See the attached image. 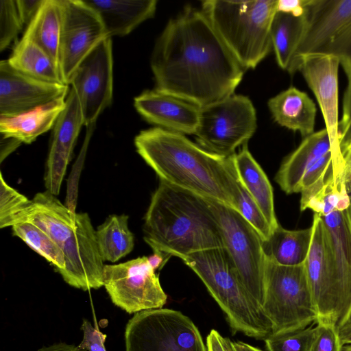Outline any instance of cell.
Here are the masks:
<instances>
[{"mask_svg":"<svg viewBox=\"0 0 351 351\" xmlns=\"http://www.w3.org/2000/svg\"><path fill=\"white\" fill-rule=\"evenodd\" d=\"M151 68L155 88L199 107L234 94L245 70L204 12L191 6L167 23Z\"/></svg>","mask_w":351,"mask_h":351,"instance_id":"obj_1","label":"cell"},{"mask_svg":"<svg viewBox=\"0 0 351 351\" xmlns=\"http://www.w3.org/2000/svg\"><path fill=\"white\" fill-rule=\"evenodd\" d=\"M134 145L160 180L232 208L234 154H214L184 134L156 127L141 131Z\"/></svg>","mask_w":351,"mask_h":351,"instance_id":"obj_2","label":"cell"},{"mask_svg":"<svg viewBox=\"0 0 351 351\" xmlns=\"http://www.w3.org/2000/svg\"><path fill=\"white\" fill-rule=\"evenodd\" d=\"M143 232L145 241L154 252L181 259L197 252L225 247L208 199L161 180L152 196Z\"/></svg>","mask_w":351,"mask_h":351,"instance_id":"obj_3","label":"cell"},{"mask_svg":"<svg viewBox=\"0 0 351 351\" xmlns=\"http://www.w3.org/2000/svg\"><path fill=\"white\" fill-rule=\"evenodd\" d=\"M32 201L27 221L45 230L63 252L65 267L60 274L64 280L84 291L104 286V261L88 215L72 212L48 191Z\"/></svg>","mask_w":351,"mask_h":351,"instance_id":"obj_4","label":"cell"},{"mask_svg":"<svg viewBox=\"0 0 351 351\" xmlns=\"http://www.w3.org/2000/svg\"><path fill=\"white\" fill-rule=\"evenodd\" d=\"M182 260L203 282L233 335L265 340L271 333L270 322L247 292L225 247L197 252Z\"/></svg>","mask_w":351,"mask_h":351,"instance_id":"obj_5","label":"cell"},{"mask_svg":"<svg viewBox=\"0 0 351 351\" xmlns=\"http://www.w3.org/2000/svg\"><path fill=\"white\" fill-rule=\"evenodd\" d=\"M278 0L202 1V10L244 69H254L272 48Z\"/></svg>","mask_w":351,"mask_h":351,"instance_id":"obj_6","label":"cell"},{"mask_svg":"<svg viewBox=\"0 0 351 351\" xmlns=\"http://www.w3.org/2000/svg\"><path fill=\"white\" fill-rule=\"evenodd\" d=\"M261 311L270 322L273 334L303 329L316 323L304 263L285 266L266 258Z\"/></svg>","mask_w":351,"mask_h":351,"instance_id":"obj_7","label":"cell"},{"mask_svg":"<svg viewBox=\"0 0 351 351\" xmlns=\"http://www.w3.org/2000/svg\"><path fill=\"white\" fill-rule=\"evenodd\" d=\"M336 57L347 80L351 77V0H307L304 27L288 73H295L302 55Z\"/></svg>","mask_w":351,"mask_h":351,"instance_id":"obj_8","label":"cell"},{"mask_svg":"<svg viewBox=\"0 0 351 351\" xmlns=\"http://www.w3.org/2000/svg\"><path fill=\"white\" fill-rule=\"evenodd\" d=\"M310 250L304 263L307 279L317 313V324L339 328L351 318V298L332 262L325 227L314 213Z\"/></svg>","mask_w":351,"mask_h":351,"instance_id":"obj_9","label":"cell"},{"mask_svg":"<svg viewBox=\"0 0 351 351\" xmlns=\"http://www.w3.org/2000/svg\"><path fill=\"white\" fill-rule=\"evenodd\" d=\"M124 338L125 351H207L191 318L170 308L134 313L127 323Z\"/></svg>","mask_w":351,"mask_h":351,"instance_id":"obj_10","label":"cell"},{"mask_svg":"<svg viewBox=\"0 0 351 351\" xmlns=\"http://www.w3.org/2000/svg\"><path fill=\"white\" fill-rule=\"evenodd\" d=\"M207 199L220 226L225 248L234 263L239 278L261 311L266 265L263 241L258 232L235 209L224 203Z\"/></svg>","mask_w":351,"mask_h":351,"instance_id":"obj_11","label":"cell"},{"mask_svg":"<svg viewBox=\"0 0 351 351\" xmlns=\"http://www.w3.org/2000/svg\"><path fill=\"white\" fill-rule=\"evenodd\" d=\"M256 126V110L250 99L232 94L200 108L194 135L197 145L205 150L228 157L247 143Z\"/></svg>","mask_w":351,"mask_h":351,"instance_id":"obj_12","label":"cell"},{"mask_svg":"<svg viewBox=\"0 0 351 351\" xmlns=\"http://www.w3.org/2000/svg\"><path fill=\"white\" fill-rule=\"evenodd\" d=\"M104 286L112 303L129 314L162 308L167 295L147 256L104 267Z\"/></svg>","mask_w":351,"mask_h":351,"instance_id":"obj_13","label":"cell"},{"mask_svg":"<svg viewBox=\"0 0 351 351\" xmlns=\"http://www.w3.org/2000/svg\"><path fill=\"white\" fill-rule=\"evenodd\" d=\"M60 1V68L64 83L69 85L81 62L108 36L97 12L84 0Z\"/></svg>","mask_w":351,"mask_h":351,"instance_id":"obj_14","label":"cell"},{"mask_svg":"<svg viewBox=\"0 0 351 351\" xmlns=\"http://www.w3.org/2000/svg\"><path fill=\"white\" fill-rule=\"evenodd\" d=\"M69 84L80 101L84 125L95 123L112 101L113 57L110 37L100 42L81 62Z\"/></svg>","mask_w":351,"mask_h":351,"instance_id":"obj_15","label":"cell"},{"mask_svg":"<svg viewBox=\"0 0 351 351\" xmlns=\"http://www.w3.org/2000/svg\"><path fill=\"white\" fill-rule=\"evenodd\" d=\"M340 63L332 56L311 53L301 56L295 66L313 91L322 112L332 147V152L341 155L339 131L338 73Z\"/></svg>","mask_w":351,"mask_h":351,"instance_id":"obj_16","label":"cell"},{"mask_svg":"<svg viewBox=\"0 0 351 351\" xmlns=\"http://www.w3.org/2000/svg\"><path fill=\"white\" fill-rule=\"evenodd\" d=\"M69 85L43 81L0 62V117H12L66 96Z\"/></svg>","mask_w":351,"mask_h":351,"instance_id":"obj_17","label":"cell"},{"mask_svg":"<svg viewBox=\"0 0 351 351\" xmlns=\"http://www.w3.org/2000/svg\"><path fill=\"white\" fill-rule=\"evenodd\" d=\"M84 121L78 97L71 88L66 105L53 128L52 138L47 160L45 185L50 193L59 194L67 166Z\"/></svg>","mask_w":351,"mask_h":351,"instance_id":"obj_18","label":"cell"},{"mask_svg":"<svg viewBox=\"0 0 351 351\" xmlns=\"http://www.w3.org/2000/svg\"><path fill=\"white\" fill-rule=\"evenodd\" d=\"M136 111L148 123L182 134H195L200 108L189 101L156 88L147 90L134 99Z\"/></svg>","mask_w":351,"mask_h":351,"instance_id":"obj_19","label":"cell"},{"mask_svg":"<svg viewBox=\"0 0 351 351\" xmlns=\"http://www.w3.org/2000/svg\"><path fill=\"white\" fill-rule=\"evenodd\" d=\"M332 151L325 128L304 138L299 146L282 162L275 181L287 194L300 193L304 173L322 156Z\"/></svg>","mask_w":351,"mask_h":351,"instance_id":"obj_20","label":"cell"},{"mask_svg":"<svg viewBox=\"0 0 351 351\" xmlns=\"http://www.w3.org/2000/svg\"><path fill=\"white\" fill-rule=\"evenodd\" d=\"M93 8L108 37L124 36L155 14L156 0H84Z\"/></svg>","mask_w":351,"mask_h":351,"instance_id":"obj_21","label":"cell"},{"mask_svg":"<svg viewBox=\"0 0 351 351\" xmlns=\"http://www.w3.org/2000/svg\"><path fill=\"white\" fill-rule=\"evenodd\" d=\"M274 120L304 137L315 132L317 108L311 98L294 86L280 92L267 102Z\"/></svg>","mask_w":351,"mask_h":351,"instance_id":"obj_22","label":"cell"},{"mask_svg":"<svg viewBox=\"0 0 351 351\" xmlns=\"http://www.w3.org/2000/svg\"><path fill=\"white\" fill-rule=\"evenodd\" d=\"M66 97H61L15 117H0V133L2 137L14 138L25 144L32 143L39 136L53 128L66 107Z\"/></svg>","mask_w":351,"mask_h":351,"instance_id":"obj_23","label":"cell"},{"mask_svg":"<svg viewBox=\"0 0 351 351\" xmlns=\"http://www.w3.org/2000/svg\"><path fill=\"white\" fill-rule=\"evenodd\" d=\"M238 177L256 202L273 230L279 225L274 204L272 186L265 173L244 144L238 154H234Z\"/></svg>","mask_w":351,"mask_h":351,"instance_id":"obj_24","label":"cell"},{"mask_svg":"<svg viewBox=\"0 0 351 351\" xmlns=\"http://www.w3.org/2000/svg\"><path fill=\"white\" fill-rule=\"evenodd\" d=\"M312 226L297 230H289L280 224L263 241L266 258L276 264L296 266L305 263L312 240Z\"/></svg>","mask_w":351,"mask_h":351,"instance_id":"obj_25","label":"cell"},{"mask_svg":"<svg viewBox=\"0 0 351 351\" xmlns=\"http://www.w3.org/2000/svg\"><path fill=\"white\" fill-rule=\"evenodd\" d=\"M61 29V1L43 0L23 34L41 47L51 58L60 71Z\"/></svg>","mask_w":351,"mask_h":351,"instance_id":"obj_26","label":"cell"},{"mask_svg":"<svg viewBox=\"0 0 351 351\" xmlns=\"http://www.w3.org/2000/svg\"><path fill=\"white\" fill-rule=\"evenodd\" d=\"M7 60L12 67L23 74L43 81L65 84L51 58L29 37L23 35Z\"/></svg>","mask_w":351,"mask_h":351,"instance_id":"obj_27","label":"cell"},{"mask_svg":"<svg viewBox=\"0 0 351 351\" xmlns=\"http://www.w3.org/2000/svg\"><path fill=\"white\" fill-rule=\"evenodd\" d=\"M304 27V13L276 12L271 27L272 48L278 66L289 72Z\"/></svg>","mask_w":351,"mask_h":351,"instance_id":"obj_28","label":"cell"},{"mask_svg":"<svg viewBox=\"0 0 351 351\" xmlns=\"http://www.w3.org/2000/svg\"><path fill=\"white\" fill-rule=\"evenodd\" d=\"M99 252L103 261L116 262L130 253L134 237L128 228V216L110 215L96 231Z\"/></svg>","mask_w":351,"mask_h":351,"instance_id":"obj_29","label":"cell"},{"mask_svg":"<svg viewBox=\"0 0 351 351\" xmlns=\"http://www.w3.org/2000/svg\"><path fill=\"white\" fill-rule=\"evenodd\" d=\"M12 229L14 236L19 237L33 250L51 263L58 272L60 273L64 269L65 258L63 252L45 230L29 221L17 223Z\"/></svg>","mask_w":351,"mask_h":351,"instance_id":"obj_30","label":"cell"},{"mask_svg":"<svg viewBox=\"0 0 351 351\" xmlns=\"http://www.w3.org/2000/svg\"><path fill=\"white\" fill-rule=\"evenodd\" d=\"M0 228L12 227L26 222L33 201L10 186L0 175Z\"/></svg>","mask_w":351,"mask_h":351,"instance_id":"obj_31","label":"cell"},{"mask_svg":"<svg viewBox=\"0 0 351 351\" xmlns=\"http://www.w3.org/2000/svg\"><path fill=\"white\" fill-rule=\"evenodd\" d=\"M232 197V208L258 232L263 241H267L273 229L256 202L241 182L237 172Z\"/></svg>","mask_w":351,"mask_h":351,"instance_id":"obj_32","label":"cell"},{"mask_svg":"<svg viewBox=\"0 0 351 351\" xmlns=\"http://www.w3.org/2000/svg\"><path fill=\"white\" fill-rule=\"evenodd\" d=\"M316 333L312 326L293 331L271 333L264 341L266 351H311Z\"/></svg>","mask_w":351,"mask_h":351,"instance_id":"obj_33","label":"cell"},{"mask_svg":"<svg viewBox=\"0 0 351 351\" xmlns=\"http://www.w3.org/2000/svg\"><path fill=\"white\" fill-rule=\"evenodd\" d=\"M23 27L16 0H1L0 51H3L9 47Z\"/></svg>","mask_w":351,"mask_h":351,"instance_id":"obj_34","label":"cell"},{"mask_svg":"<svg viewBox=\"0 0 351 351\" xmlns=\"http://www.w3.org/2000/svg\"><path fill=\"white\" fill-rule=\"evenodd\" d=\"M317 324L311 351H341L339 328L328 324Z\"/></svg>","mask_w":351,"mask_h":351,"instance_id":"obj_35","label":"cell"},{"mask_svg":"<svg viewBox=\"0 0 351 351\" xmlns=\"http://www.w3.org/2000/svg\"><path fill=\"white\" fill-rule=\"evenodd\" d=\"M83 339L77 346L79 349L87 351H106L105 341L106 335L97 328H94L90 322L86 319H83L82 324Z\"/></svg>","mask_w":351,"mask_h":351,"instance_id":"obj_36","label":"cell"},{"mask_svg":"<svg viewBox=\"0 0 351 351\" xmlns=\"http://www.w3.org/2000/svg\"><path fill=\"white\" fill-rule=\"evenodd\" d=\"M348 80L342 101V113L339 119V131L342 141L351 134V77Z\"/></svg>","mask_w":351,"mask_h":351,"instance_id":"obj_37","label":"cell"},{"mask_svg":"<svg viewBox=\"0 0 351 351\" xmlns=\"http://www.w3.org/2000/svg\"><path fill=\"white\" fill-rule=\"evenodd\" d=\"M343 161V181L351 203V134L348 136L341 145Z\"/></svg>","mask_w":351,"mask_h":351,"instance_id":"obj_38","label":"cell"},{"mask_svg":"<svg viewBox=\"0 0 351 351\" xmlns=\"http://www.w3.org/2000/svg\"><path fill=\"white\" fill-rule=\"evenodd\" d=\"M43 0H16L17 10L25 27L31 22Z\"/></svg>","mask_w":351,"mask_h":351,"instance_id":"obj_39","label":"cell"},{"mask_svg":"<svg viewBox=\"0 0 351 351\" xmlns=\"http://www.w3.org/2000/svg\"><path fill=\"white\" fill-rule=\"evenodd\" d=\"M230 339L223 337L217 330L213 329L206 337L207 351H229Z\"/></svg>","mask_w":351,"mask_h":351,"instance_id":"obj_40","label":"cell"},{"mask_svg":"<svg viewBox=\"0 0 351 351\" xmlns=\"http://www.w3.org/2000/svg\"><path fill=\"white\" fill-rule=\"evenodd\" d=\"M307 0H278L277 12L302 16L305 11Z\"/></svg>","mask_w":351,"mask_h":351,"instance_id":"obj_41","label":"cell"},{"mask_svg":"<svg viewBox=\"0 0 351 351\" xmlns=\"http://www.w3.org/2000/svg\"><path fill=\"white\" fill-rule=\"evenodd\" d=\"M169 257L170 256L160 252L155 251L153 254L147 257V260L149 265L156 271L162 267Z\"/></svg>","mask_w":351,"mask_h":351,"instance_id":"obj_42","label":"cell"},{"mask_svg":"<svg viewBox=\"0 0 351 351\" xmlns=\"http://www.w3.org/2000/svg\"><path fill=\"white\" fill-rule=\"evenodd\" d=\"M37 351H87L79 349L73 344H67L66 343H55L49 346H45L40 348Z\"/></svg>","mask_w":351,"mask_h":351,"instance_id":"obj_43","label":"cell"},{"mask_svg":"<svg viewBox=\"0 0 351 351\" xmlns=\"http://www.w3.org/2000/svg\"><path fill=\"white\" fill-rule=\"evenodd\" d=\"M5 141L3 143L1 141V160L3 156H6L9 153L15 149L22 143L19 140L14 138H4L1 137Z\"/></svg>","mask_w":351,"mask_h":351,"instance_id":"obj_44","label":"cell"},{"mask_svg":"<svg viewBox=\"0 0 351 351\" xmlns=\"http://www.w3.org/2000/svg\"><path fill=\"white\" fill-rule=\"evenodd\" d=\"M339 337L342 346L351 343V318L339 328Z\"/></svg>","mask_w":351,"mask_h":351,"instance_id":"obj_45","label":"cell"},{"mask_svg":"<svg viewBox=\"0 0 351 351\" xmlns=\"http://www.w3.org/2000/svg\"><path fill=\"white\" fill-rule=\"evenodd\" d=\"M229 351H247L245 343L242 341H229Z\"/></svg>","mask_w":351,"mask_h":351,"instance_id":"obj_46","label":"cell"},{"mask_svg":"<svg viewBox=\"0 0 351 351\" xmlns=\"http://www.w3.org/2000/svg\"><path fill=\"white\" fill-rule=\"evenodd\" d=\"M245 346H246L247 351H264L263 350H261L256 347H254V346L250 345L248 343H245Z\"/></svg>","mask_w":351,"mask_h":351,"instance_id":"obj_47","label":"cell"},{"mask_svg":"<svg viewBox=\"0 0 351 351\" xmlns=\"http://www.w3.org/2000/svg\"><path fill=\"white\" fill-rule=\"evenodd\" d=\"M341 351H351V343L343 345Z\"/></svg>","mask_w":351,"mask_h":351,"instance_id":"obj_48","label":"cell"}]
</instances>
